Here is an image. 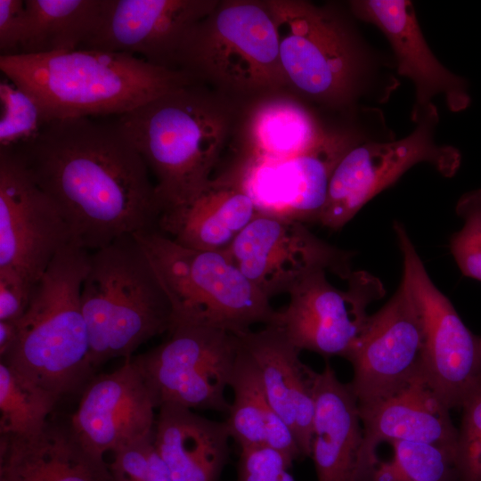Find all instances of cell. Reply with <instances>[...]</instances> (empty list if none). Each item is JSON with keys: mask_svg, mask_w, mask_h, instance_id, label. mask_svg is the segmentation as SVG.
<instances>
[{"mask_svg": "<svg viewBox=\"0 0 481 481\" xmlns=\"http://www.w3.org/2000/svg\"><path fill=\"white\" fill-rule=\"evenodd\" d=\"M12 149L62 214L72 243L94 251L118 238L159 230L163 208L155 183L116 122L52 120Z\"/></svg>", "mask_w": 481, "mask_h": 481, "instance_id": "obj_1", "label": "cell"}, {"mask_svg": "<svg viewBox=\"0 0 481 481\" xmlns=\"http://www.w3.org/2000/svg\"><path fill=\"white\" fill-rule=\"evenodd\" d=\"M239 103L192 83L118 116L117 126L155 176L163 212L191 201L213 179L236 132Z\"/></svg>", "mask_w": 481, "mask_h": 481, "instance_id": "obj_2", "label": "cell"}, {"mask_svg": "<svg viewBox=\"0 0 481 481\" xmlns=\"http://www.w3.org/2000/svg\"><path fill=\"white\" fill-rule=\"evenodd\" d=\"M0 69L38 103L47 122L125 114L197 83L188 73L125 53L78 49L0 55Z\"/></svg>", "mask_w": 481, "mask_h": 481, "instance_id": "obj_3", "label": "cell"}, {"mask_svg": "<svg viewBox=\"0 0 481 481\" xmlns=\"http://www.w3.org/2000/svg\"><path fill=\"white\" fill-rule=\"evenodd\" d=\"M89 259V251L74 243L55 255L33 286L14 344L1 357L16 376L58 402L80 395L96 375L81 303Z\"/></svg>", "mask_w": 481, "mask_h": 481, "instance_id": "obj_4", "label": "cell"}, {"mask_svg": "<svg viewBox=\"0 0 481 481\" xmlns=\"http://www.w3.org/2000/svg\"><path fill=\"white\" fill-rule=\"evenodd\" d=\"M81 303L95 370L132 357L173 323L168 297L135 235L90 253Z\"/></svg>", "mask_w": 481, "mask_h": 481, "instance_id": "obj_5", "label": "cell"}, {"mask_svg": "<svg viewBox=\"0 0 481 481\" xmlns=\"http://www.w3.org/2000/svg\"><path fill=\"white\" fill-rule=\"evenodd\" d=\"M266 3L288 89L334 110H348L369 95L374 62L341 12L302 0Z\"/></svg>", "mask_w": 481, "mask_h": 481, "instance_id": "obj_6", "label": "cell"}, {"mask_svg": "<svg viewBox=\"0 0 481 481\" xmlns=\"http://www.w3.org/2000/svg\"><path fill=\"white\" fill-rule=\"evenodd\" d=\"M177 68L235 100L288 89L266 1H219L188 35Z\"/></svg>", "mask_w": 481, "mask_h": 481, "instance_id": "obj_7", "label": "cell"}, {"mask_svg": "<svg viewBox=\"0 0 481 481\" xmlns=\"http://www.w3.org/2000/svg\"><path fill=\"white\" fill-rule=\"evenodd\" d=\"M171 304L174 325L204 326L240 336L277 311L224 252L183 247L159 230L135 234ZM171 327V328H172Z\"/></svg>", "mask_w": 481, "mask_h": 481, "instance_id": "obj_8", "label": "cell"}, {"mask_svg": "<svg viewBox=\"0 0 481 481\" xmlns=\"http://www.w3.org/2000/svg\"><path fill=\"white\" fill-rule=\"evenodd\" d=\"M438 118L431 104L412 116L416 126L407 136L384 142L366 139L350 148L333 171L318 224L340 230L368 201L419 163L452 176L461 155L454 147L436 143Z\"/></svg>", "mask_w": 481, "mask_h": 481, "instance_id": "obj_9", "label": "cell"}, {"mask_svg": "<svg viewBox=\"0 0 481 481\" xmlns=\"http://www.w3.org/2000/svg\"><path fill=\"white\" fill-rule=\"evenodd\" d=\"M155 348L132 356L144 375L158 408L173 404L192 410L228 413L225 396L239 352L237 335L178 324Z\"/></svg>", "mask_w": 481, "mask_h": 481, "instance_id": "obj_10", "label": "cell"}, {"mask_svg": "<svg viewBox=\"0 0 481 481\" xmlns=\"http://www.w3.org/2000/svg\"><path fill=\"white\" fill-rule=\"evenodd\" d=\"M393 228L403 256L402 282L423 320V376L448 409L461 408L481 385L478 337L434 284L404 224L395 221Z\"/></svg>", "mask_w": 481, "mask_h": 481, "instance_id": "obj_11", "label": "cell"}, {"mask_svg": "<svg viewBox=\"0 0 481 481\" xmlns=\"http://www.w3.org/2000/svg\"><path fill=\"white\" fill-rule=\"evenodd\" d=\"M363 140L355 131L327 130L302 154L280 160H233L217 176L239 185L259 214L318 223L334 169Z\"/></svg>", "mask_w": 481, "mask_h": 481, "instance_id": "obj_12", "label": "cell"}, {"mask_svg": "<svg viewBox=\"0 0 481 481\" xmlns=\"http://www.w3.org/2000/svg\"><path fill=\"white\" fill-rule=\"evenodd\" d=\"M326 273L314 272L295 287L273 324L300 352L348 360L368 323V306L382 298L386 290L382 281L367 271H353L346 289L332 285Z\"/></svg>", "mask_w": 481, "mask_h": 481, "instance_id": "obj_13", "label": "cell"}, {"mask_svg": "<svg viewBox=\"0 0 481 481\" xmlns=\"http://www.w3.org/2000/svg\"><path fill=\"white\" fill-rule=\"evenodd\" d=\"M224 253L268 299L289 293L317 271L343 280L354 254L315 236L300 222L257 214Z\"/></svg>", "mask_w": 481, "mask_h": 481, "instance_id": "obj_14", "label": "cell"}, {"mask_svg": "<svg viewBox=\"0 0 481 481\" xmlns=\"http://www.w3.org/2000/svg\"><path fill=\"white\" fill-rule=\"evenodd\" d=\"M72 243L62 214L12 148H0V269L35 285L55 255Z\"/></svg>", "mask_w": 481, "mask_h": 481, "instance_id": "obj_15", "label": "cell"}, {"mask_svg": "<svg viewBox=\"0 0 481 481\" xmlns=\"http://www.w3.org/2000/svg\"><path fill=\"white\" fill-rule=\"evenodd\" d=\"M424 324L408 288L401 281L392 298L370 315L348 361L350 383L359 404L389 395L423 374Z\"/></svg>", "mask_w": 481, "mask_h": 481, "instance_id": "obj_16", "label": "cell"}, {"mask_svg": "<svg viewBox=\"0 0 481 481\" xmlns=\"http://www.w3.org/2000/svg\"><path fill=\"white\" fill-rule=\"evenodd\" d=\"M218 0H110L101 25L81 49L139 55L151 64L178 69L188 35Z\"/></svg>", "mask_w": 481, "mask_h": 481, "instance_id": "obj_17", "label": "cell"}, {"mask_svg": "<svg viewBox=\"0 0 481 481\" xmlns=\"http://www.w3.org/2000/svg\"><path fill=\"white\" fill-rule=\"evenodd\" d=\"M156 409L151 389L130 357L114 371L89 381L69 424L88 450L104 457L151 433Z\"/></svg>", "mask_w": 481, "mask_h": 481, "instance_id": "obj_18", "label": "cell"}, {"mask_svg": "<svg viewBox=\"0 0 481 481\" xmlns=\"http://www.w3.org/2000/svg\"><path fill=\"white\" fill-rule=\"evenodd\" d=\"M351 12L376 26L387 37L395 58L397 72L409 78L415 89L412 116L434 104L441 95L452 111L470 103L467 83L436 58L418 23L413 4L407 0H355Z\"/></svg>", "mask_w": 481, "mask_h": 481, "instance_id": "obj_19", "label": "cell"}, {"mask_svg": "<svg viewBox=\"0 0 481 481\" xmlns=\"http://www.w3.org/2000/svg\"><path fill=\"white\" fill-rule=\"evenodd\" d=\"M363 429L357 477L375 448L387 441L431 444L455 454L458 429L449 411L420 374L393 394L359 404Z\"/></svg>", "mask_w": 481, "mask_h": 481, "instance_id": "obj_20", "label": "cell"}, {"mask_svg": "<svg viewBox=\"0 0 481 481\" xmlns=\"http://www.w3.org/2000/svg\"><path fill=\"white\" fill-rule=\"evenodd\" d=\"M238 337L257 366L270 405L293 430L303 458L310 457L314 413V370L302 363L300 351L275 324L250 330Z\"/></svg>", "mask_w": 481, "mask_h": 481, "instance_id": "obj_21", "label": "cell"}, {"mask_svg": "<svg viewBox=\"0 0 481 481\" xmlns=\"http://www.w3.org/2000/svg\"><path fill=\"white\" fill-rule=\"evenodd\" d=\"M0 481H112L109 464L67 422L27 436L0 434Z\"/></svg>", "mask_w": 481, "mask_h": 481, "instance_id": "obj_22", "label": "cell"}, {"mask_svg": "<svg viewBox=\"0 0 481 481\" xmlns=\"http://www.w3.org/2000/svg\"><path fill=\"white\" fill-rule=\"evenodd\" d=\"M314 400L310 457L317 481H356L363 442L358 399L350 385L341 382L326 363L313 371Z\"/></svg>", "mask_w": 481, "mask_h": 481, "instance_id": "obj_23", "label": "cell"}, {"mask_svg": "<svg viewBox=\"0 0 481 481\" xmlns=\"http://www.w3.org/2000/svg\"><path fill=\"white\" fill-rule=\"evenodd\" d=\"M242 108L233 160H280L315 146L327 130L314 113L286 91L267 94Z\"/></svg>", "mask_w": 481, "mask_h": 481, "instance_id": "obj_24", "label": "cell"}, {"mask_svg": "<svg viewBox=\"0 0 481 481\" xmlns=\"http://www.w3.org/2000/svg\"><path fill=\"white\" fill-rule=\"evenodd\" d=\"M257 214L239 185L214 176L193 200L164 211L159 231L186 248L224 252Z\"/></svg>", "mask_w": 481, "mask_h": 481, "instance_id": "obj_25", "label": "cell"}, {"mask_svg": "<svg viewBox=\"0 0 481 481\" xmlns=\"http://www.w3.org/2000/svg\"><path fill=\"white\" fill-rule=\"evenodd\" d=\"M158 410L155 445L173 481H219L232 439L225 421L173 404Z\"/></svg>", "mask_w": 481, "mask_h": 481, "instance_id": "obj_26", "label": "cell"}, {"mask_svg": "<svg viewBox=\"0 0 481 481\" xmlns=\"http://www.w3.org/2000/svg\"><path fill=\"white\" fill-rule=\"evenodd\" d=\"M110 0H26L19 54L81 49L97 31Z\"/></svg>", "mask_w": 481, "mask_h": 481, "instance_id": "obj_27", "label": "cell"}, {"mask_svg": "<svg viewBox=\"0 0 481 481\" xmlns=\"http://www.w3.org/2000/svg\"><path fill=\"white\" fill-rule=\"evenodd\" d=\"M229 387L233 399L224 421L231 438L240 448L264 445L265 426L273 409L257 366L240 343Z\"/></svg>", "mask_w": 481, "mask_h": 481, "instance_id": "obj_28", "label": "cell"}, {"mask_svg": "<svg viewBox=\"0 0 481 481\" xmlns=\"http://www.w3.org/2000/svg\"><path fill=\"white\" fill-rule=\"evenodd\" d=\"M58 403L0 361V434L27 436L40 431Z\"/></svg>", "mask_w": 481, "mask_h": 481, "instance_id": "obj_29", "label": "cell"}, {"mask_svg": "<svg viewBox=\"0 0 481 481\" xmlns=\"http://www.w3.org/2000/svg\"><path fill=\"white\" fill-rule=\"evenodd\" d=\"M391 458L382 461L391 481H459L455 454L444 448L412 441L383 442Z\"/></svg>", "mask_w": 481, "mask_h": 481, "instance_id": "obj_30", "label": "cell"}, {"mask_svg": "<svg viewBox=\"0 0 481 481\" xmlns=\"http://www.w3.org/2000/svg\"><path fill=\"white\" fill-rule=\"evenodd\" d=\"M0 148L30 141L46 124L37 101L6 77L0 81Z\"/></svg>", "mask_w": 481, "mask_h": 481, "instance_id": "obj_31", "label": "cell"}, {"mask_svg": "<svg viewBox=\"0 0 481 481\" xmlns=\"http://www.w3.org/2000/svg\"><path fill=\"white\" fill-rule=\"evenodd\" d=\"M455 212L463 225L451 236L450 251L463 275L481 281V189L464 193Z\"/></svg>", "mask_w": 481, "mask_h": 481, "instance_id": "obj_32", "label": "cell"}, {"mask_svg": "<svg viewBox=\"0 0 481 481\" xmlns=\"http://www.w3.org/2000/svg\"><path fill=\"white\" fill-rule=\"evenodd\" d=\"M112 481H173L154 440V430L112 452Z\"/></svg>", "mask_w": 481, "mask_h": 481, "instance_id": "obj_33", "label": "cell"}, {"mask_svg": "<svg viewBox=\"0 0 481 481\" xmlns=\"http://www.w3.org/2000/svg\"><path fill=\"white\" fill-rule=\"evenodd\" d=\"M461 408L455 452L459 481H481V385Z\"/></svg>", "mask_w": 481, "mask_h": 481, "instance_id": "obj_34", "label": "cell"}, {"mask_svg": "<svg viewBox=\"0 0 481 481\" xmlns=\"http://www.w3.org/2000/svg\"><path fill=\"white\" fill-rule=\"evenodd\" d=\"M291 465L284 455L265 445L240 448L235 481H296Z\"/></svg>", "mask_w": 481, "mask_h": 481, "instance_id": "obj_35", "label": "cell"}, {"mask_svg": "<svg viewBox=\"0 0 481 481\" xmlns=\"http://www.w3.org/2000/svg\"><path fill=\"white\" fill-rule=\"evenodd\" d=\"M32 289L17 273L0 269V321L18 322L29 306Z\"/></svg>", "mask_w": 481, "mask_h": 481, "instance_id": "obj_36", "label": "cell"}, {"mask_svg": "<svg viewBox=\"0 0 481 481\" xmlns=\"http://www.w3.org/2000/svg\"><path fill=\"white\" fill-rule=\"evenodd\" d=\"M25 30V1L0 0L1 55H15L20 53Z\"/></svg>", "mask_w": 481, "mask_h": 481, "instance_id": "obj_37", "label": "cell"}, {"mask_svg": "<svg viewBox=\"0 0 481 481\" xmlns=\"http://www.w3.org/2000/svg\"><path fill=\"white\" fill-rule=\"evenodd\" d=\"M18 334V322L0 321V357L14 344Z\"/></svg>", "mask_w": 481, "mask_h": 481, "instance_id": "obj_38", "label": "cell"}, {"mask_svg": "<svg viewBox=\"0 0 481 481\" xmlns=\"http://www.w3.org/2000/svg\"><path fill=\"white\" fill-rule=\"evenodd\" d=\"M478 345H479V351H480V355H481V336L478 337Z\"/></svg>", "mask_w": 481, "mask_h": 481, "instance_id": "obj_39", "label": "cell"}]
</instances>
